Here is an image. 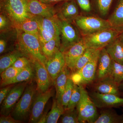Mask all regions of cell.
Wrapping results in <instances>:
<instances>
[{
  "label": "cell",
  "instance_id": "cell-31",
  "mask_svg": "<svg viewBox=\"0 0 123 123\" xmlns=\"http://www.w3.org/2000/svg\"><path fill=\"white\" fill-rule=\"evenodd\" d=\"M60 123H79L78 113L76 108L66 109L60 117Z\"/></svg>",
  "mask_w": 123,
  "mask_h": 123
},
{
  "label": "cell",
  "instance_id": "cell-22",
  "mask_svg": "<svg viewBox=\"0 0 123 123\" xmlns=\"http://www.w3.org/2000/svg\"><path fill=\"white\" fill-rule=\"evenodd\" d=\"M69 70L70 69L66 65L54 82L56 91V99L61 103L62 95L68 79L71 75Z\"/></svg>",
  "mask_w": 123,
  "mask_h": 123
},
{
  "label": "cell",
  "instance_id": "cell-38",
  "mask_svg": "<svg viewBox=\"0 0 123 123\" xmlns=\"http://www.w3.org/2000/svg\"><path fill=\"white\" fill-rule=\"evenodd\" d=\"M39 38L41 43V45L48 42L53 38H55L51 34L43 29L42 27L39 25Z\"/></svg>",
  "mask_w": 123,
  "mask_h": 123
},
{
  "label": "cell",
  "instance_id": "cell-3",
  "mask_svg": "<svg viewBox=\"0 0 123 123\" xmlns=\"http://www.w3.org/2000/svg\"><path fill=\"white\" fill-rule=\"evenodd\" d=\"M37 92V86L35 84L33 83L27 84L21 97L10 113L14 118L23 122L30 116Z\"/></svg>",
  "mask_w": 123,
  "mask_h": 123
},
{
  "label": "cell",
  "instance_id": "cell-9",
  "mask_svg": "<svg viewBox=\"0 0 123 123\" xmlns=\"http://www.w3.org/2000/svg\"><path fill=\"white\" fill-rule=\"evenodd\" d=\"M29 81L20 82L14 85L1 104L0 115L10 114L16 104L22 95Z\"/></svg>",
  "mask_w": 123,
  "mask_h": 123
},
{
  "label": "cell",
  "instance_id": "cell-5",
  "mask_svg": "<svg viewBox=\"0 0 123 123\" xmlns=\"http://www.w3.org/2000/svg\"><path fill=\"white\" fill-rule=\"evenodd\" d=\"M74 22L83 36L112 28L108 20L93 16L79 15Z\"/></svg>",
  "mask_w": 123,
  "mask_h": 123
},
{
  "label": "cell",
  "instance_id": "cell-4",
  "mask_svg": "<svg viewBox=\"0 0 123 123\" xmlns=\"http://www.w3.org/2000/svg\"><path fill=\"white\" fill-rule=\"evenodd\" d=\"M81 95L77 106L80 123H94L98 118L97 107L83 86H80Z\"/></svg>",
  "mask_w": 123,
  "mask_h": 123
},
{
  "label": "cell",
  "instance_id": "cell-8",
  "mask_svg": "<svg viewBox=\"0 0 123 123\" xmlns=\"http://www.w3.org/2000/svg\"><path fill=\"white\" fill-rule=\"evenodd\" d=\"M60 20L61 35L60 50L63 52L80 41L82 37H81L77 30L72 24V23L61 19Z\"/></svg>",
  "mask_w": 123,
  "mask_h": 123
},
{
  "label": "cell",
  "instance_id": "cell-14",
  "mask_svg": "<svg viewBox=\"0 0 123 123\" xmlns=\"http://www.w3.org/2000/svg\"><path fill=\"white\" fill-rule=\"evenodd\" d=\"M86 48L82 38L80 41L62 52L66 65L72 72L74 69L77 62L83 55Z\"/></svg>",
  "mask_w": 123,
  "mask_h": 123
},
{
  "label": "cell",
  "instance_id": "cell-6",
  "mask_svg": "<svg viewBox=\"0 0 123 123\" xmlns=\"http://www.w3.org/2000/svg\"><path fill=\"white\" fill-rule=\"evenodd\" d=\"M119 34L115 29L111 28L83 36L82 38L86 48L100 50L105 48Z\"/></svg>",
  "mask_w": 123,
  "mask_h": 123
},
{
  "label": "cell",
  "instance_id": "cell-18",
  "mask_svg": "<svg viewBox=\"0 0 123 123\" xmlns=\"http://www.w3.org/2000/svg\"><path fill=\"white\" fill-rule=\"evenodd\" d=\"M95 88L96 92L101 93L120 95L119 86L108 76L99 80Z\"/></svg>",
  "mask_w": 123,
  "mask_h": 123
},
{
  "label": "cell",
  "instance_id": "cell-44",
  "mask_svg": "<svg viewBox=\"0 0 123 123\" xmlns=\"http://www.w3.org/2000/svg\"><path fill=\"white\" fill-rule=\"evenodd\" d=\"M118 37L119 39L123 43V31L121 32L120 34L119 35Z\"/></svg>",
  "mask_w": 123,
  "mask_h": 123
},
{
  "label": "cell",
  "instance_id": "cell-35",
  "mask_svg": "<svg viewBox=\"0 0 123 123\" xmlns=\"http://www.w3.org/2000/svg\"><path fill=\"white\" fill-rule=\"evenodd\" d=\"M15 29L12 22L4 14L0 13V33H7L13 29Z\"/></svg>",
  "mask_w": 123,
  "mask_h": 123
},
{
  "label": "cell",
  "instance_id": "cell-12",
  "mask_svg": "<svg viewBox=\"0 0 123 123\" xmlns=\"http://www.w3.org/2000/svg\"><path fill=\"white\" fill-rule=\"evenodd\" d=\"M90 97L98 108L123 106V98L116 95L104 94L94 92L91 94Z\"/></svg>",
  "mask_w": 123,
  "mask_h": 123
},
{
  "label": "cell",
  "instance_id": "cell-46",
  "mask_svg": "<svg viewBox=\"0 0 123 123\" xmlns=\"http://www.w3.org/2000/svg\"><path fill=\"white\" fill-rule=\"evenodd\" d=\"M23 0V1H24V2H25V1H26L27 0Z\"/></svg>",
  "mask_w": 123,
  "mask_h": 123
},
{
  "label": "cell",
  "instance_id": "cell-17",
  "mask_svg": "<svg viewBox=\"0 0 123 123\" xmlns=\"http://www.w3.org/2000/svg\"><path fill=\"white\" fill-rule=\"evenodd\" d=\"M35 17L39 25L43 29L51 34L55 38L60 40V20L57 14L51 18Z\"/></svg>",
  "mask_w": 123,
  "mask_h": 123
},
{
  "label": "cell",
  "instance_id": "cell-36",
  "mask_svg": "<svg viewBox=\"0 0 123 123\" xmlns=\"http://www.w3.org/2000/svg\"><path fill=\"white\" fill-rule=\"evenodd\" d=\"M23 69L16 68L13 66L9 67L1 74V82L7 81L13 79Z\"/></svg>",
  "mask_w": 123,
  "mask_h": 123
},
{
  "label": "cell",
  "instance_id": "cell-42",
  "mask_svg": "<svg viewBox=\"0 0 123 123\" xmlns=\"http://www.w3.org/2000/svg\"><path fill=\"white\" fill-rule=\"evenodd\" d=\"M7 42L6 41L4 38L1 37L0 39V53L2 54L5 51L7 47Z\"/></svg>",
  "mask_w": 123,
  "mask_h": 123
},
{
  "label": "cell",
  "instance_id": "cell-29",
  "mask_svg": "<svg viewBox=\"0 0 123 123\" xmlns=\"http://www.w3.org/2000/svg\"><path fill=\"white\" fill-rule=\"evenodd\" d=\"M43 53L47 59L50 58L60 47V40L53 38L48 42L42 44Z\"/></svg>",
  "mask_w": 123,
  "mask_h": 123
},
{
  "label": "cell",
  "instance_id": "cell-43",
  "mask_svg": "<svg viewBox=\"0 0 123 123\" xmlns=\"http://www.w3.org/2000/svg\"><path fill=\"white\" fill-rule=\"evenodd\" d=\"M41 2L47 4L54 5L55 4L60 2L70 0H39Z\"/></svg>",
  "mask_w": 123,
  "mask_h": 123
},
{
  "label": "cell",
  "instance_id": "cell-11",
  "mask_svg": "<svg viewBox=\"0 0 123 123\" xmlns=\"http://www.w3.org/2000/svg\"><path fill=\"white\" fill-rule=\"evenodd\" d=\"M25 2L28 12L33 16L51 18L56 15L54 5L47 4L39 0H27Z\"/></svg>",
  "mask_w": 123,
  "mask_h": 123
},
{
  "label": "cell",
  "instance_id": "cell-21",
  "mask_svg": "<svg viewBox=\"0 0 123 123\" xmlns=\"http://www.w3.org/2000/svg\"><path fill=\"white\" fill-rule=\"evenodd\" d=\"M108 20L112 28L118 31L120 34L123 32V0H118L114 10Z\"/></svg>",
  "mask_w": 123,
  "mask_h": 123
},
{
  "label": "cell",
  "instance_id": "cell-2",
  "mask_svg": "<svg viewBox=\"0 0 123 123\" xmlns=\"http://www.w3.org/2000/svg\"><path fill=\"white\" fill-rule=\"evenodd\" d=\"M0 13L9 18L15 29H18L23 22L34 17L27 10L23 0H0Z\"/></svg>",
  "mask_w": 123,
  "mask_h": 123
},
{
  "label": "cell",
  "instance_id": "cell-32",
  "mask_svg": "<svg viewBox=\"0 0 123 123\" xmlns=\"http://www.w3.org/2000/svg\"><path fill=\"white\" fill-rule=\"evenodd\" d=\"M74 85V82L70 78V77H69L68 79L66 87L62 98V104L65 110L67 108L69 102L70 101V98L73 90Z\"/></svg>",
  "mask_w": 123,
  "mask_h": 123
},
{
  "label": "cell",
  "instance_id": "cell-37",
  "mask_svg": "<svg viewBox=\"0 0 123 123\" xmlns=\"http://www.w3.org/2000/svg\"><path fill=\"white\" fill-rule=\"evenodd\" d=\"M32 61L28 57L23 56L18 57L12 66L18 69H24L29 66Z\"/></svg>",
  "mask_w": 123,
  "mask_h": 123
},
{
  "label": "cell",
  "instance_id": "cell-1",
  "mask_svg": "<svg viewBox=\"0 0 123 123\" xmlns=\"http://www.w3.org/2000/svg\"><path fill=\"white\" fill-rule=\"evenodd\" d=\"M16 30L18 50L31 61H37L46 68L47 59L43 53L39 38L19 29Z\"/></svg>",
  "mask_w": 123,
  "mask_h": 123
},
{
  "label": "cell",
  "instance_id": "cell-23",
  "mask_svg": "<svg viewBox=\"0 0 123 123\" xmlns=\"http://www.w3.org/2000/svg\"><path fill=\"white\" fill-rule=\"evenodd\" d=\"M105 48L112 59L123 64V43L118 37Z\"/></svg>",
  "mask_w": 123,
  "mask_h": 123
},
{
  "label": "cell",
  "instance_id": "cell-40",
  "mask_svg": "<svg viewBox=\"0 0 123 123\" xmlns=\"http://www.w3.org/2000/svg\"><path fill=\"white\" fill-rule=\"evenodd\" d=\"M14 86V84L6 86L4 88H1L0 90V104H2L7 95L9 93L11 89Z\"/></svg>",
  "mask_w": 123,
  "mask_h": 123
},
{
  "label": "cell",
  "instance_id": "cell-47",
  "mask_svg": "<svg viewBox=\"0 0 123 123\" xmlns=\"http://www.w3.org/2000/svg\"><path fill=\"white\" fill-rule=\"evenodd\" d=\"M122 123H123V121H122Z\"/></svg>",
  "mask_w": 123,
  "mask_h": 123
},
{
  "label": "cell",
  "instance_id": "cell-28",
  "mask_svg": "<svg viewBox=\"0 0 123 123\" xmlns=\"http://www.w3.org/2000/svg\"><path fill=\"white\" fill-rule=\"evenodd\" d=\"M17 29L21 30L25 33L35 36L39 38V24L35 16L24 21Z\"/></svg>",
  "mask_w": 123,
  "mask_h": 123
},
{
  "label": "cell",
  "instance_id": "cell-39",
  "mask_svg": "<svg viewBox=\"0 0 123 123\" xmlns=\"http://www.w3.org/2000/svg\"><path fill=\"white\" fill-rule=\"evenodd\" d=\"M80 8L84 12L89 13L92 10L90 0H75Z\"/></svg>",
  "mask_w": 123,
  "mask_h": 123
},
{
  "label": "cell",
  "instance_id": "cell-15",
  "mask_svg": "<svg viewBox=\"0 0 123 123\" xmlns=\"http://www.w3.org/2000/svg\"><path fill=\"white\" fill-rule=\"evenodd\" d=\"M66 66L63 54L58 49L52 56L47 60L46 68L53 83Z\"/></svg>",
  "mask_w": 123,
  "mask_h": 123
},
{
  "label": "cell",
  "instance_id": "cell-30",
  "mask_svg": "<svg viewBox=\"0 0 123 123\" xmlns=\"http://www.w3.org/2000/svg\"><path fill=\"white\" fill-rule=\"evenodd\" d=\"M98 50L87 48L83 55L77 62L74 69L72 73L78 71L84 67L93 57Z\"/></svg>",
  "mask_w": 123,
  "mask_h": 123
},
{
  "label": "cell",
  "instance_id": "cell-45",
  "mask_svg": "<svg viewBox=\"0 0 123 123\" xmlns=\"http://www.w3.org/2000/svg\"><path fill=\"white\" fill-rule=\"evenodd\" d=\"M119 90H121L123 91V81L119 86Z\"/></svg>",
  "mask_w": 123,
  "mask_h": 123
},
{
  "label": "cell",
  "instance_id": "cell-7",
  "mask_svg": "<svg viewBox=\"0 0 123 123\" xmlns=\"http://www.w3.org/2000/svg\"><path fill=\"white\" fill-rule=\"evenodd\" d=\"M100 50H98L93 57L82 68L72 73L70 78L75 84L83 86L90 84L94 81L97 76V65Z\"/></svg>",
  "mask_w": 123,
  "mask_h": 123
},
{
  "label": "cell",
  "instance_id": "cell-13",
  "mask_svg": "<svg viewBox=\"0 0 123 123\" xmlns=\"http://www.w3.org/2000/svg\"><path fill=\"white\" fill-rule=\"evenodd\" d=\"M32 62L35 70L37 91L40 93L46 92L50 89L53 81L47 69L40 62L37 60Z\"/></svg>",
  "mask_w": 123,
  "mask_h": 123
},
{
  "label": "cell",
  "instance_id": "cell-33",
  "mask_svg": "<svg viewBox=\"0 0 123 123\" xmlns=\"http://www.w3.org/2000/svg\"><path fill=\"white\" fill-rule=\"evenodd\" d=\"M114 0H94L95 7L102 16L107 15Z\"/></svg>",
  "mask_w": 123,
  "mask_h": 123
},
{
  "label": "cell",
  "instance_id": "cell-24",
  "mask_svg": "<svg viewBox=\"0 0 123 123\" xmlns=\"http://www.w3.org/2000/svg\"><path fill=\"white\" fill-rule=\"evenodd\" d=\"M123 115L111 110H103L94 123H122Z\"/></svg>",
  "mask_w": 123,
  "mask_h": 123
},
{
  "label": "cell",
  "instance_id": "cell-19",
  "mask_svg": "<svg viewBox=\"0 0 123 123\" xmlns=\"http://www.w3.org/2000/svg\"><path fill=\"white\" fill-rule=\"evenodd\" d=\"M111 61L112 59L105 49H101L97 65V77L98 80L108 76Z\"/></svg>",
  "mask_w": 123,
  "mask_h": 123
},
{
  "label": "cell",
  "instance_id": "cell-34",
  "mask_svg": "<svg viewBox=\"0 0 123 123\" xmlns=\"http://www.w3.org/2000/svg\"><path fill=\"white\" fill-rule=\"evenodd\" d=\"M81 95L80 86L74 83L72 93L66 109H73L76 107L80 99Z\"/></svg>",
  "mask_w": 123,
  "mask_h": 123
},
{
  "label": "cell",
  "instance_id": "cell-10",
  "mask_svg": "<svg viewBox=\"0 0 123 123\" xmlns=\"http://www.w3.org/2000/svg\"><path fill=\"white\" fill-rule=\"evenodd\" d=\"M52 95L51 89L43 93L37 92L32 104L29 123H38L43 115V111L46 104L52 97Z\"/></svg>",
  "mask_w": 123,
  "mask_h": 123
},
{
  "label": "cell",
  "instance_id": "cell-27",
  "mask_svg": "<svg viewBox=\"0 0 123 123\" xmlns=\"http://www.w3.org/2000/svg\"><path fill=\"white\" fill-rule=\"evenodd\" d=\"M24 56L20 51L15 50L2 56L0 59V74L6 69L12 66L18 57Z\"/></svg>",
  "mask_w": 123,
  "mask_h": 123
},
{
  "label": "cell",
  "instance_id": "cell-41",
  "mask_svg": "<svg viewBox=\"0 0 123 123\" xmlns=\"http://www.w3.org/2000/svg\"><path fill=\"white\" fill-rule=\"evenodd\" d=\"M22 123V121L17 120L11 116V115L7 116L1 115L0 117V123Z\"/></svg>",
  "mask_w": 123,
  "mask_h": 123
},
{
  "label": "cell",
  "instance_id": "cell-26",
  "mask_svg": "<svg viewBox=\"0 0 123 123\" xmlns=\"http://www.w3.org/2000/svg\"><path fill=\"white\" fill-rule=\"evenodd\" d=\"M108 76L119 86L123 81V64L112 59Z\"/></svg>",
  "mask_w": 123,
  "mask_h": 123
},
{
  "label": "cell",
  "instance_id": "cell-20",
  "mask_svg": "<svg viewBox=\"0 0 123 123\" xmlns=\"http://www.w3.org/2000/svg\"><path fill=\"white\" fill-rule=\"evenodd\" d=\"M34 66L33 62L23 69L17 76L13 79L7 81L1 82L0 86L4 87L6 86L15 84L23 82L29 81L32 79L34 74Z\"/></svg>",
  "mask_w": 123,
  "mask_h": 123
},
{
  "label": "cell",
  "instance_id": "cell-25",
  "mask_svg": "<svg viewBox=\"0 0 123 123\" xmlns=\"http://www.w3.org/2000/svg\"><path fill=\"white\" fill-rule=\"evenodd\" d=\"M64 111V108L62 103L55 98H54L51 109L47 115L46 123H57Z\"/></svg>",
  "mask_w": 123,
  "mask_h": 123
},
{
  "label": "cell",
  "instance_id": "cell-16",
  "mask_svg": "<svg viewBox=\"0 0 123 123\" xmlns=\"http://www.w3.org/2000/svg\"><path fill=\"white\" fill-rule=\"evenodd\" d=\"M56 10V14L60 19L70 23L74 21L79 15L78 5L75 0L63 1L59 8Z\"/></svg>",
  "mask_w": 123,
  "mask_h": 123
}]
</instances>
